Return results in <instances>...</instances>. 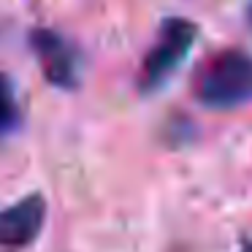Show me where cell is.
<instances>
[{"mask_svg": "<svg viewBox=\"0 0 252 252\" xmlns=\"http://www.w3.org/2000/svg\"><path fill=\"white\" fill-rule=\"evenodd\" d=\"M195 95L217 111L252 103V57L244 52H222L201 71Z\"/></svg>", "mask_w": 252, "mask_h": 252, "instance_id": "1", "label": "cell"}, {"mask_svg": "<svg viewBox=\"0 0 252 252\" xmlns=\"http://www.w3.org/2000/svg\"><path fill=\"white\" fill-rule=\"evenodd\" d=\"M198 28L190 19H165L160 25V35L155 46L149 49L147 60L141 65V87L155 90L176 71L182 60L187 57L190 46L195 44Z\"/></svg>", "mask_w": 252, "mask_h": 252, "instance_id": "2", "label": "cell"}, {"mask_svg": "<svg viewBox=\"0 0 252 252\" xmlns=\"http://www.w3.org/2000/svg\"><path fill=\"white\" fill-rule=\"evenodd\" d=\"M30 46H33L35 57L41 63V71H44L49 84L63 87V90H73L79 84L82 57H79L76 46L68 44L60 33L38 28L30 33Z\"/></svg>", "mask_w": 252, "mask_h": 252, "instance_id": "3", "label": "cell"}, {"mask_svg": "<svg viewBox=\"0 0 252 252\" xmlns=\"http://www.w3.org/2000/svg\"><path fill=\"white\" fill-rule=\"evenodd\" d=\"M46 220V198L41 192L19 198L8 209L0 212V247L19 250L38 239Z\"/></svg>", "mask_w": 252, "mask_h": 252, "instance_id": "4", "label": "cell"}, {"mask_svg": "<svg viewBox=\"0 0 252 252\" xmlns=\"http://www.w3.org/2000/svg\"><path fill=\"white\" fill-rule=\"evenodd\" d=\"M19 122V103L14 95V84L6 73H0V136H6Z\"/></svg>", "mask_w": 252, "mask_h": 252, "instance_id": "5", "label": "cell"}, {"mask_svg": "<svg viewBox=\"0 0 252 252\" xmlns=\"http://www.w3.org/2000/svg\"><path fill=\"white\" fill-rule=\"evenodd\" d=\"M244 252H252V241H247V244H244Z\"/></svg>", "mask_w": 252, "mask_h": 252, "instance_id": "6", "label": "cell"}]
</instances>
